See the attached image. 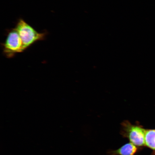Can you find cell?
Instances as JSON below:
<instances>
[{"label": "cell", "instance_id": "7a4b0ae2", "mask_svg": "<svg viewBox=\"0 0 155 155\" xmlns=\"http://www.w3.org/2000/svg\"><path fill=\"white\" fill-rule=\"evenodd\" d=\"M120 134L124 138L140 148L145 146L146 129L138 124H133L129 121H124L121 124Z\"/></svg>", "mask_w": 155, "mask_h": 155}, {"label": "cell", "instance_id": "6da1fadb", "mask_svg": "<svg viewBox=\"0 0 155 155\" xmlns=\"http://www.w3.org/2000/svg\"><path fill=\"white\" fill-rule=\"evenodd\" d=\"M22 40L24 51L35 42L45 40L47 32L40 33L24 19L19 18L15 28Z\"/></svg>", "mask_w": 155, "mask_h": 155}, {"label": "cell", "instance_id": "5b68a950", "mask_svg": "<svg viewBox=\"0 0 155 155\" xmlns=\"http://www.w3.org/2000/svg\"><path fill=\"white\" fill-rule=\"evenodd\" d=\"M145 142V146L155 152V129L146 130Z\"/></svg>", "mask_w": 155, "mask_h": 155}, {"label": "cell", "instance_id": "277c9868", "mask_svg": "<svg viewBox=\"0 0 155 155\" xmlns=\"http://www.w3.org/2000/svg\"><path fill=\"white\" fill-rule=\"evenodd\" d=\"M139 148L130 142L116 150H110L107 152L108 155H135Z\"/></svg>", "mask_w": 155, "mask_h": 155}, {"label": "cell", "instance_id": "3957f363", "mask_svg": "<svg viewBox=\"0 0 155 155\" xmlns=\"http://www.w3.org/2000/svg\"><path fill=\"white\" fill-rule=\"evenodd\" d=\"M4 42L2 44L3 53L7 58H12L15 54L23 51V43L18 32L13 28L7 31Z\"/></svg>", "mask_w": 155, "mask_h": 155}]
</instances>
